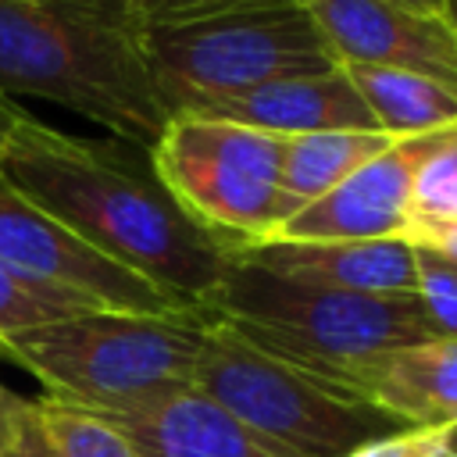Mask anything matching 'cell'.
I'll list each match as a JSON object with an SVG mask.
<instances>
[{"label":"cell","mask_w":457,"mask_h":457,"mask_svg":"<svg viewBox=\"0 0 457 457\" xmlns=\"http://www.w3.org/2000/svg\"><path fill=\"white\" fill-rule=\"evenodd\" d=\"M0 175L75 239L146 278L175 303L200 311L221 286L232 253L193 221L132 139H89L29 118Z\"/></svg>","instance_id":"6da1fadb"},{"label":"cell","mask_w":457,"mask_h":457,"mask_svg":"<svg viewBox=\"0 0 457 457\" xmlns=\"http://www.w3.org/2000/svg\"><path fill=\"white\" fill-rule=\"evenodd\" d=\"M0 93L50 100L146 150L168 125L129 0H0Z\"/></svg>","instance_id":"7a4b0ae2"},{"label":"cell","mask_w":457,"mask_h":457,"mask_svg":"<svg viewBox=\"0 0 457 457\" xmlns=\"http://www.w3.org/2000/svg\"><path fill=\"white\" fill-rule=\"evenodd\" d=\"M200 314L250 346L339 386H346L353 368L378 353L436 339L414 293L378 296L325 289L271 275L236 257Z\"/></svg>","instance_id":"3957f363"},{"label":"cell","mask_w":457,"mask_h":457,"mask_svg":"<svg viewBox=\"0 0 457 457\" xmlns=\"http://www.w3.org/2000/svg\"><path fill=\"white\" fill-rule=\"evenodd\" d=\"M204 314L82 311L0 339V353L32 371L50 396L96 414H125L193 386Z\"/></svg>","instance_id":"277c9868"},{"label":"cell","mask_w":457,"mask_h":457,"mask_svg":"<svg viewBox=\"0 0 457 457\" xmlns=\"http://www.w3.org/2000/svg\"><path fill=\"white\" fill-rule=\"evenodd\" d=\"M143 50L168 118L200 114L268 82L336 68L300 0H257L204 18L143 25Z\"/></svg>","instance_id":"5b68a950"},{"label":"cell","mask_w":457,"mask_h":457,"mask_svg":"<svg viewBox=\"0 0 457 457\" xmlns=\"http://www.w3.org/2000/svg\"><path fill=\"white\" fill-rule=\"evenodd\" d=\"M193 389L296 457H346L403 432L396 418L361 393L278 361L214 321L204 332Z\"/></svg>","instance_id":"8992f818"},{"label":"cell","mask_w":457,"mask_h":457,"mask_svg":"<svg viewBox=\"0 0 457 457\" xmlns=\"http://www.w3.org/2000/svg\"><path fill=\"white\" fill-rule=\"evenodd\" d=\"M289 136L225 118L171 114L150 146L154 171L182 211L225 246L264 243L278 225Z\"/></svg>","instance_id":"52a82bcc"},{"label":"cell","mask_w":457,"mask_h":457,"mask_svg":"<svg viewBox=\"0 0 457 457\" xmlns=\"http://www.w3.org/2000/svg\"><path fill=\"white\" fill-rule=\"evenodd\" d=\"M0 268L61 293H71L100 311L129 314H200L175 303L146 278L118 268L64 225L29 204L0 175Z\"/></svg>","instance_id":"ba28073f"},{"label":"cell","mask_w":457,"mask_h":457,"mask_svg":"<svg viewBox=\"0 0 457 457\" xmlns=\"http://www.w3.org/2000/svg\"><path fill=\"white\" fill-rule=\"evenodd\" d=\"M336 64L393 68L457 89V25L393 0H300Z\"/></svg>","instance_id":"9c48e42d"},{"label":"cell","mask_w":457,"mask_h":457,"mask_svg":"<svg viewBox=\"0 0 457 457\" xmlns=\"http://www.w3.org/2000/svg\"><path fill=\"white\" fill-rule=\"evenodd\" d=\"M428 136L432 132L393 139L321 200L278 225L271 239H400L411 218V179Z\"/></svg>","instance_id":"30bf717a"},{"label":"cell","mask_w":457,"mask_h":457,"mask_svg":"<svg viewBox=\"0 0 457 457\" xmlns=\"http://www.w3.org/2000/svg\"><path fill=\"white\" fill-rule=\"evenodd\" d=\"M236 261L346 293H414V246L403 239H271L228 246Z\"/></svg>","instance_id":"8fae6325"},{"label":"cell","mask_w":457,"mask_h":457,"mask_svg":"<svg viewBox=\"0 0 457 457\" xmlns=\"http://www.w3.org/2000/svg\"><path fill=\"white\" fill-rule=\"evenodd\" d=\"M200 118H225L246 129L275 136H314V132H382L378 118L357 96L343 68L321 75H296L211 104Z\"/></svg>","instance_id":"7c38bea8"},{"label":"cell","mask_w":457,"mask_h":457,"mask_svg":"<svg viewBox=\"0 0 457 457\" xmlns=\"http://www.w3.org/2000/svg\"><path fill=\"white\" fill-rule=\"evenodd\" d=\"M104 418L114 421L143 457H296L250 432L193 386Z\"/></svg>","instance_id":"4fadbf2b"},{"label":"cell","mask_w":457,"mask_h":457,"mask_svg":"<svg viewBox=\"0 0 457 457\" xmlns=\"http://www.w3.org/2000/svg\"><path fill=\"white\" fill-rule=\"evenodd\" d=\"M346 386L403 428H446L457 421V339H425L378 353L353 368Z\"/></svg>","instance_id":"5bb4252c"},{"label":"cell","mask_w":457,"mask_h":457,"mask_svg":"<svg viewBox=\"0 0 457 457\" xmlns=\"http://www.w3.org/2000/svg\"><path fill=\"white\" fill-rule=\"evenodd\" d=\"M393 139L396 136H389V132H314V136H289L286 161H282V189H278V225H286L293 214H300L303 207H311L314 200H321L350 171H357L364 161H371L375 154H382ZM278 225H275V232H278Z\"/></svg>","instance_id":"9a60e30c"},{"label":"cell","mask_w":457,"mask_h":457,"mask_svg":"<svg viewBox=\"0 0 457 457\" xmlns=\"http://www.w3.org/2000/svg\"><path fill=\"white\" fill-rule=\"evenodd\" d=\"M357 96L378 118L382 132L403 139L457 125V89L393 68H368V64H339Z\"/></svg>","instance_id":"2e32d148"},{"label":"cell","mask_w":457,"mask_h":457,"mask_svg":"<svg viewBox=\"0 0 457 457\" xmlns=\"http://www.w3.org/2000/svg\"><path fill=\"white\" fill-rule=\"evenodd\" d=\"M14 457H143V453L104 414L46 393L39 400H29V414Z\"/></svg>","instance_id":"e0dca14e"},{"label":"cell","mask_w":457,"mask_h":457,"mask_svg":"<svg viewBox=\"0 0 457 457\" xmlns=\"http://www.w3.org/2000/svg\"><path fill=\"white\" fill-rule=\"evenodd\" d=\"M457 218V125L436 129L418 157L411 179V221H453ZM403 225V228H407Z\"/></svg>","instance_id":"ac0fdd59"},{"label":"cell","mask_w":457,"mask_h":457,"mask_svg":"<svg viewBox=\"0 0 457 457\" xmlns=\"http://www.w3.org/2000/svg\"><path fill=\"white\" fill-rule=\"evenodd\" d=\"M82 311H100L71 293L50 289V286H36L7 268H0V339L43 321H57L68 314H82Z\"/></svg>","instance_id":"d6986e66"},{"label":"cell","mask_w":457,"mask_h":457,"mask_svg":"<svg viewBox=\"0 0 457 457\" xmlns=\"http://www.w3.org/2000/svg\"><path fill=\"white\" fill-rule=\"evenodd\" d=\"M414 300L436 339H457V264L414 250Z\"/></svg>","instance_id":"ffe728a7"},{"label":"cell","mask_w":457,"mask_h":457,"mask_svg":"<svg viewBox=\"0 0 457 457\" xmlns=\"http://www.w3.org/2000/svg\"><path fill=\"white\" fill-rule=\"evenodd\" d=\"M346 457H453V453L443 446L436 428H403V432L375 439Z\"/></svg>","instance_id":"44dd1931"},{"label":"cell","mask_w":457,"mask_h":457,"mask_svg":"<svg viewBox=\"0 0 457 457\" xmlns=\"http://www.w3.org/2000/svg\"><path fill=\"white\" fill-rule=\"evenodd\" d=\"M243 4H257V0H129V7L139 18V25H164V21L204 18V14L243 7Z\"/></svg>","instance_id":"7402d4cb"},{"label":"cell","mask_w":457,"mask_h":457,"mask_svg":"<svg viewBox=\"0 0 457 457\" xmlns=\"http://www.w3.org/2000/svg\"><path fill=\"white\" fill-rule=\"evenodd\" d=\"M400 239L414 250H425V253H436L457 264V218L453 221H411Z\"/></svg>","instance_id":"603a6c76"},{"label":"cell","mask_w":457,"mask_h":457,"mask_svg":"<svg viewBox=\"0 0 457 457\" xmlns=\"http://www.w3.org/2000/svg\"><path fill=\"white\" fill-rule=\"evenodd\" d=\"M25 414H29V400L11 393L7 386H0V457H14V450L21 443Z\"/></svg>","instance_id":"cb8c5ba5"},{"label":"cell","mask_w":457,"mask_h":457,"mask_svg":"<svg viewBox=\"0 0 457 457\" xmlns=\"http://www.w3.org/2000/svg\"><path fill=\"white\" fill-rule=\"evenodd\" d=\"M29 118H32V114H29L18 100H11V96L0 93V161H4V154H7V146H11V139H14V132H18Z\"/></svg>","instance_id":"d4e9b609"},{"label":"cell","mask_w":457,"mask_h":457,"mask_svg":"<svg viewBox=\"0 0 457 457\" xmlns=\"http://www.w3.org/2000/svg\"><path fill=\"white\" fill-rule=\"evenodd\" d=\"M393 4H403V7H414V11H428V14L450 18V0H393Z\"/></svg>","instance_id":"484cf974"},{"label":"cell","mask_w":457,"mask_h":457,"mask_svg":"<svg viewBox=\"0 0 457 457\" xmlns=\"http://www.w3.org/2000/svg\"><path fill=\"white\" fill-rule=\"evenodd\" d=\"M436 432H439L443 446H446V450H450V453L457 457V421H453V425H446V428H436Z\"/></svg>","instance_id":"4316f807"},{"label":"cell","mask_w":457,"mask_h":457,"mask_svg":"<svg viewBox=\"0 0 457 457\" xmlns=\"http://www.w3.org/2000/svg\"><path fill=\"white\" fill-rule=\"evenodd\" d=\"M450 21L457 25V0H450Z\"/></svg>","instance_id":"83f0119b"}]
</instances>
